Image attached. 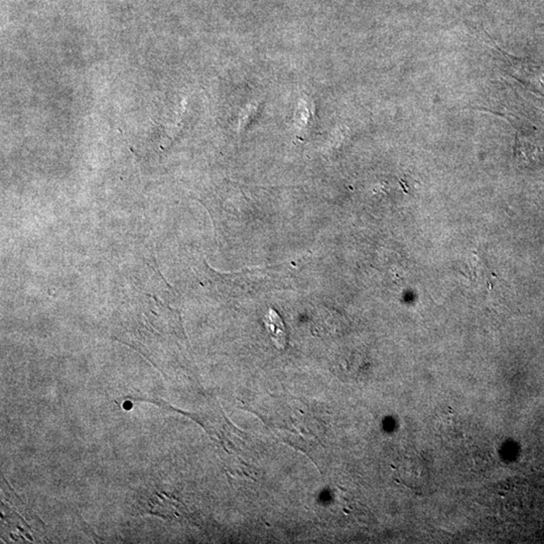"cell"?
I'll return each instance as SVG.
<instances>
[{"label":"cell","mask_w":544,"mask_h":544,"mask_svg":"<svg viewBox=\"0 0 544 544\" xmlns=\"http://www.w3.org/2000/svg\"><path fill=\"white\" fill-rule=\"evenodd\" d=\"M265 324L268 333L272 336L273 344L279 350H286L289 344L286 324L277 310L270 309L265 317Z\"/></svg>","instance_id":"6da1fadb"}]
</instances>
